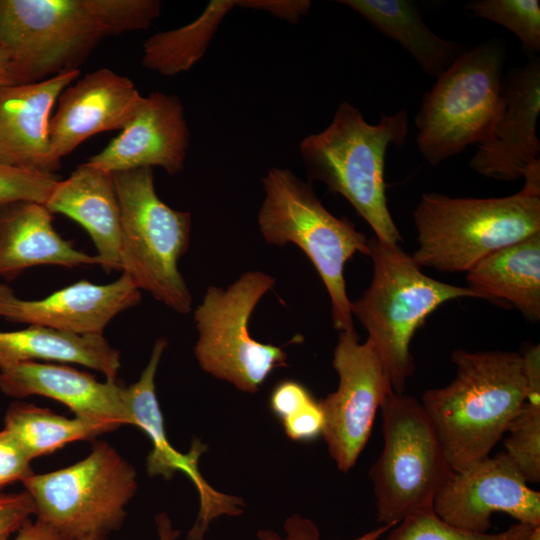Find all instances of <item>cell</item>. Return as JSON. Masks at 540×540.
<instances>
[{"label":"cell","mask_w":540,"mask_h":540,"mask_svg":"<svg viewBox=\"0 0 540 540\" xmlns=\"http://www.w3.org/2000/svg\"><path fill=\"white\" fill-rule=\"evenodd\" d=\"M451 362L454 379L426 390L420 403L458 472L490 455L523 406L527 386L516 352L457 349Z\"/></svg>","instance_id":"1"},{"label":"cell","mask_w":540,"mask_h":540,"mask_svg":"<svg viewBox=\"0 0 540 540\" xmlns=\"http://www.w3.org/2000/svg\"><path fill=\"white\" fill-rule=\"evenodd\" d=\"M523 179L522 189L505 197L422 194L412 212L416 264L467 273L492 253L540 232V162Z\"/></svg>","instance_id":"2"},{"label":"cell","mask_w":540,"mask_h":540,"mask_svg":"<svg viewBox=\"0 0 540 540\" xmlns=\"http://www.w3.org/2000/svg\"><path fill=\"white\" fill-rule=\"evenodd\" d=\"M409 133L405 109L368 123L348 101L337 107L330 124L299 143L309 182L319 181L343 196L385 243L403 241L388 208L385 159L390 146L402 147Z\"/></svg>","instance_id":"3"},{"label":"cell","mask_w":540,"mask_h":540,"mask_svg":"<svg viewBox=\"0 0 540 540\" xmlns=\"http://www.w3.org/2000/svg\"><path fill=\"white\" fill-rule=\"evenodd\" d=\"M373 276L350 310L368 333L392 390L404 393L415 371L411 340L426 318L447 301L479 298L467 286H456L424 274L401 245L369 238Z\"/></svg>","instance_id":"4"},{"label":"cell","mask_w":540,"mask_h":540,"mask_svg":"<svg viewBox=\"0 0 540 540\" xmlns=\"http://www.w3.org/2000/svg\"><path fill=\"white\" fill-rule=\"evenodd\" d=\"M265 192L258 213L267 243L298 246L313 263L331 301L333 326L354 328L344 269L355 254L369 256V238L347 218L329 212L305 182L286 168L273 167L262 178Z\"/></svg>","instance_id":"5"},{"label":"cell","mask_w":540,"mask_h":540,"mask_svg":"<svg viewBox=\"0 0 540 540\" xmlns=\"http://www.w3.org/2000/svg\"><path fill=\"white\" fill-rule=\"evenodd\" d=\"M505 44L487 40L461 55L436 78L415 116L416 144L433 166L490 135L501 104Z\"/></svg>","instance_id":"6"},{"label":"cell","mask_w":540,"mask_h":540,"mask_svg":"<svg viewBox=\"0 0 540 540\" xmlns=\"http://www.w3.org/2000/svg\"><path fill=\"white\" fill-rule=\"evenodd\" d=\"M121 211L122 273L172 310L186 314L192 296L179 271L191 233V213L163 202L155 191L153 169L113 174Z\"/></svg>","instance_id":"7"},{"label":"cell","mask_w":540,"mask_h":540,"mask_svg":"<svg viewBox=\"0 0 540 540\" xmlns=\"http://www.w3.org/2000/svg\"><path fill=\"white\" fill-rule=\"evenodd\" d=\"M380 411L384 444L369 475L377 521L395 526L413 513L433 509L453 470L420 401L392 391Z\"/></svg>","instance_id":"8"},{"label":"cell","mask_w":540,"mask_h":540,"mask_svg":"<svg viewBox=\"0 0 540 540\" xmlns=\"http://www.w3.org/2000/svg\"><path fill=\"white\" fill-rule=\"evenodd\" d=\"M35 515L67 540L118 529L137 489L133 466L105 442L84 459L23 482Z\"/></svg>","instance_id":"9"},{"label":"cell","mask_w":540,"mask_h":540,"mask_svg":"<svg viewBox=\"0 0 540 540\" xmlns=\"http://www.w3.org/2000/svg\"><path fill=\"white\" fill-rule=\"evenodd\" d=\"M106 36L88 0H0V48L16 84L79 70Z\"/></svg>","instance_id":"10"},{"label":"cell","mask_w":540,"mask_h":540,"mask_svg":"<svg viewBox=\"0 0 540 540\" xmlns=\"http://www.w3.org/2000/svg\"><path fill=\"white\" fill-rule=\"evenodd\" d=\"M274 283L269 274L248 271L226 289L209 286L194 311L199 365L244 392H257L275 368L287 366L281 347L261 343L249 332L255 307Z\"/></svg>","instance_id":"11"},{"label":"cell","mask_w":540,"mask_h":540,"mask_svg":"<svg viewBox=\"0 0 540 540\" xmlns=\"http://www.w3.org/2000/svg\"><path fill=\"white\" fill-rule=\"evenodd\" d=\"M339 384L319 400L322 435L339 470L348 472L366 446L386 396L392 392L388 374L367 339L361 343L355 328L340 331L333 354Z\"/></svg>","instance_id":"12"},{"label":"cell","mask_w":540,"mask_h":540,"mask_svg":"<svg viewBox=\"0 0 540 540\" xmlns=\"http://www.w3.org/2000/svg\"><path fill=\"white\" fill-rule=\"evenodd\" d=\"M433 510L447 523L478 533L488 532L495 512L538 526L540 493L528 486L507 453L499 452L453 471L438 492Z\"/></svg>","instance_id":"13"},{"label":"cell","mask_w":540,"mask_h":540,"mask_svg":"<svg viewBox=\"0 0 540 540\" xmlns=\"http://www.w3.org/2000/svg\"><path fill=\"white\" fill-rule=\"evenodd\" d=\"M540 58L503 78L501 104L489 137L477 145L469 166L488 178L515 181L540 162Z\"/></svg>","instance_id":"14"},{"label":"cell","mask_w":540,"mask_h":540,"mask_svg":"<svg viewBox=\"0 0 540 540\" xmlns=\"http://www.w3.org/2000/svg\"><path fill=\"white\" fill-rule=\"evenodd\" d=\"M167 340H156L148 364L140 378L127 387L129 411L132 425L142 429L152 442V450L147 457V472L150 476L162 475L170 479L176 472L186 474L196 486L200 495L198 517L188 533L187 540H203L210 522L220 515L237 516L243 512V501L235 496L221 494L211 488L198 469L201 454L206 445L194 440L187 454L178 452L168 441L163 415L156 396L155 376Z\"/></svg>","instance_id":"15"},{"label":"cell","mask_w":540,"mask_h":540,"mask_svg":"<svg viewBox=\"0 0 540 540\" xmlns=\"http://www.w3.org/2000/svg\"><path fill=\"white\" fill-rule=\"evenodd\" d=\"M189 140L181 100L154 91L142 96L124 129L87 163L112 174L158 166L175 175L184 168Z\"/></svg>","instance_id":"16"},{"label":"cell","mask_w":540,"mask_h":540,"mask_svg":"<svg viewBox=\"0 0 540 540\" xmlns=\"http://www.w3.org/2000/svg\"><path fill=\"white\" fill-rule=\"evenodd\" d=\"M142 95L126 76L108 68L86 74L63 90L50 119V160L55 172L61 159L89 137L123 130Z\"/></svg>","instance_id":"17"},{"label":"cell","mask_w":540,"mask_h":540,"mask_svg":"<svg viewBox=\"0 0 540 540\" xmlns=\"http://www.w3.org/2000/svg\"><path fill=\"white\" fill-rule=\"evenodd\" d=\"M141 291L124 273L107 284L80 280L42 299L18 298L0 283V317L77 335L102 334L119 313L134 307Z\"/></svg>","instance_id":"18"},{"label":"cell","mask_w":540,"mask_h":540,"mask_svg":"<svg viewBox=\"0 0 540 540\" xmlns=\"http://www.w3.org/2000/svg\"><path fill=\"white\" fill-rule=\"evenodd\" d=\"M0 391L14 398L40 395L63 403L76 416L112 431L132 425L127 387L117 379L98 381L71 366L22 362L0 368Z\"/></svg>","instance_id":"19"},{"label":"cell","mask_w":540,"mask_h":540,"mask_svg":"<svg viewBox=\"0 0 540 540\" xmlns=\"http://www.w3.org/2000/svg\"><path fill=\"white\" fill-rule=\"evenodd\" d=\"M80 69L0 89V163L55 174L50 160L51 111Z\"/></svg>","instance_id":"20"},{"label":"cell","mask_w":540,"mask_h":540,"mask_svg":"<svg viewBox=\"0 0 540 540\" xmlns=\"http://www.w3.org/2000/svg\"><path fill=\"white\" fill-rule=\"evenodd\" d=\"M44 205L88 232L106 272L122 271L121 211L112 173L83 163L57 181Z\"/></svg>","instance_id":"21"},{"label":"cell","mask_w":540,"mask_h":540,"mask_svg":"<svg viewBox=\"0 0 540 540\" xmlns=\"http://www.w3.org/2000/svg\"><path fill=\"white\" fill-rule=\"evenodd\" d=\"M99 265L95 255L75 249L53 226V214L42 203L19 201L0 206V277L13 279L36 265L73 268Z\"/></svg>","instance_id":"22"},{"label":"cell","mask_w":540,"mask_h":540,"mask_svg":"<svg viewBox=\"0 0 540 540\" xmlns=\"http://www.w3.org/2000/svg\"><path fill=\"white\" fill-rule=\"evenodd\" d=\"M479 299L505 302L528 321L540 320V232L504 247L467 272Z\"/></svg>","instance_id":"23"},{"label":"cell","mask_w":540,"mask_h":540,"mask_svg":"<svg viewBox=\"0 0 540 540\" xmlns=\"http://www.w3.org/2000/svg\"><path fill=\"white\" fill-rule=\"evenodd\" d=\"M39 360L82 365L106 379H117L121 366L120 352L102 334L77 335L37 325L0 331V368Z\"/></svg>","instance_id":"24"},{"label":"cell","mask_w":540,"mask_h":540,"mask_svg":"<svg viewBox=\"0 0 540 540\" xmlns=\"http://www.w3.org/2000/svg\"><path fill=\"white\" fill-rule=\"evenodd\" d=\"M387 38L397 42L429 77L440 76L466 49L447 40L426 25L414 3L408 0H342Z\"/></svg>","instance_id":"25"},{"label":"cell","mask_w":540,"mask_h":540,"mask_svg":"<svg viewBox=\"0 0 540 540\" xmlns=\"http://www.w3.org/2000/svg\"><path fill=\"white\" fill-rule=\"evenodd\" d=\"M234 7L236 0H212L190 23L150 36L143 43L142 66L167 77L188 71L204 56Z\"/></svg>","instance_id":"26"},{"label":"cell","mask_w":540,"mask_h":540,"mask_svg":"<svg viewBox=\"0 0 540 540\" xmlns=\"http://www.w3.org/2000/svg\"><path fill=\"white\" fill-rule=\"evenodd\" d=\"M3 428L13 436L31 460L51 454L68 443L93 439L112 431L96 421L78 416L67 418L49 409L23 402L10 405Z\"/></svg>","instance_id":"27"},{"label":"cell","mask_w":540,"mask_h":540,"mask_svg":"<svg viewBox=\"0 0 540 540\" xmlns=\"http://www.w3.org/2000/svg\"><path fill=\"white\" fill-rule=\"evenodd\" d=\"M465 10L508 29L531 57L540 51V1L472 0Z\"/></svg>","instance_id":"28"},{"label":"cell","mask_w":540,"mask_h":540,"mask_svg":"<svg viewBox=\"0 0 540 540\" xmlns=\"http://www.w3.org/2000/svg\"><path fill=\"white\" fill-rule=\"evenodd\" d=\"M534 527L518 522L499 533H478L455 527L429 509L404 518L386 540H524Z\"/></svg>","instance_id":"29"},{"label":"cell","mask_w":540,"mask_h":540,"mask_svg":"<svg viewBox=\"0 0 540 540\" xmlns=\"http://www.w3.org/2000/svg\"><path fill=\"white\" fill-rule=\"evenodd\" d=\"M507 455L528 483L540 481V405L524 402L508 426Z\"/></svg>","instance_id":"30"},{"label":"cell","mask_w":540,"mask_h":540,"mask_svg":"<svg viewBox=\"0 0 540 540\" xmlns=\"http://www.w3.org/2000/svg\"><path fill=\"white\" fill-rule=\"evenodd\" d=\"M88 3L109 36L148 29L162 7L158 0H88Z\"/></svg>","instance_id":"31"},{"label":"cell","mask_w":540,"mask_h":540,"mask_svg":"<svg viewBox=\"0 0 540 540\" xmlns=\"http://www.w3.org/2000/svg\"><path fill=\"white\" fill-rule=\"evenodd\" d=\"M58 180L55 174L0 163V206L19 201L45 204Z\"/></svg>","instance_id":"32"},{"label":"cell","mask_w":540,"mask_h":540,"mask_svg":"<svg viewBox=\"0 0 540 540\" xmlns=\"http://www.w3.org/2000/svg\"><path fill=\"white\" fill-rule=\"evenodd\" d=\"M31 459L4 428L0 430V489L31 476Z\"/></svg>","instance_id":"33"},{"label":"cell","mask_w":540,"mask_h":540,"mask_svg":"<svg viewBox=\"0 0 540 540\" xmlns=\"http://www.w3.org/2000/svg\"><path fill=\"white\" fill-rule=\"evenodd\" d=\"M35 507L29 493H3L0 491V537L15 534L31 516Z\"/></svg>","instance_id":"34"},{"label":"cell","mask_w":540,"mask_h":540,"mask_svg":"<svg viewBox=\"0 0 540 540\" xmlns=\"http://www.w3.org/2000/svg\"><path fill=\"white\" fill-rule=\"evenodd\" d=\"M394 526L382 525L364 535L353 540H378L390 528ZM286 537H281L272 530H259L257 537L259 540H319L320 532L317 526L308 518H303L298 514L289 517L284 525Z\"/></svg>","instance_id":"35"},{"label":"cell","mask_w":540,"mask_h":540,"mask_svg":"<svg viewBox=\"0 0 540 540\" xmlns=\"http://www.w3.org/2000/svg\"><path fill=\"white\" fill-rule=\"evenodd\" d=\"M313 400V396L304 385L294 380H285L273 389L270 407L282 421L298 413Z\"/></svg>","instance_id":"36"},{"label":"cell","mask_w":540,"mask_h":540,"mask_svg":"<svg viewBox=\"0 0 540 540\" xmlns=\"http://www.w3.org/2000/svg\"><path fill=\"white\" fill-rule=\"evenodd\" d=\"M286 435L294 441H312L322 435L324 417L315 399L298 413L281 421Z\"/></svg>","instance_id":"37"},{"label":"cell","mask_w":540,"mask_h":540,"mask_svg":"<svg viewBox=\"0 0 540 540\" xmlns=\"http://www.w3.org/2000/svg\"><path fill=\"white\" fill-rule=\"evenodd\" d=\"M311 5L309 0H236V7L265 11L291 24L306 15Z\"/></svg>","instance_id":"38"},{"label":"cell","mask_w":540,"mask_h":540,"mask_svg":"<svg viewBox=\"0 0 540 540\" xmlns=\"http://www.w3.org/2000/svg\"><path fill=\"white\" fill-rule=\"evenodd\" d=\"M522 356L523 372L527 386L526 402L540 405V349L539 345L528 348Z\"/></svg>","instance_id":"39"},{"label":"cell","mask_w":540,"mask_h":540,"mask_svg":"<svg viewBox=\"0 0 540 540\" xmlns=\"http://www.w3.org/2000/svg\"><path fill=\"white\" fill-rule=\"evenodd\" d=\"M0 540H67L55 529L40 519L26 522L10 539V536L0 537Z\"/></svg>","instance_id":"40"},{"label":"cell","mask_w":540,"mask_h":540,"mask_svg":"<svg viewBox=\"0 0 540 540\" xmlns=\"http://www.w3.org/2000/svg\"><path fill=\"white\" fill-rule=\"evenodd\" d=\"M159 540H176L179 531L172 528L170 518L166 513H161L156 517ZM76 540H107L104 534H90Z\"/></svg>","instance_id":"41"},{"label":"cell","mask_w":540,"mask_h":540,"mask_svg":"<svg viewBox=\"0 0 540 540\" xmlns=\"http://www.w3.org/2000/svg\"><path fill=\"white\" fill-rule=\"evenodd\" d=\"M16 85L12 65L6 53L0 48V89Z\"/></svg>","instance_id":"42"},{"label":"cell","mask_w":540,"mask_h":540,"mask_svg":"<svg viewBox=\"0 0 540 540\" xmlns=\"http://www.w3.org/2000/svg\"><path fill=\"white\" fill-rule=\"evenodd\" d=\"M524 540H540V525L535 526Z\"/></svg>","instance_id":"43"}]
</instances>
